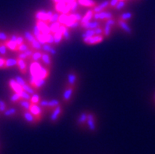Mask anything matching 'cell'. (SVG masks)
<instances>
[{"label": "cell", "mask_w": 155, "mask_h": 154, "mask_svg": "<svg viewBox=\"0 0 155 154\" xmlns=\"http://www.w3.org/2000/svg\"><path fill=\"white\" fill-rule=\"evenodd\" d=\"M41 61L45 67H47L49 69H51L53 62H52V56L48 53L42 51V57H41Z\"/></svg>", "instance_id": "cell-12"}, {"label": "cell", "mask_w": 155, "mask_h": 154, "mask_svg": "<svg viewBox=\"0 0 155 154\" xmlns=\"http://www.w3.org/2000/svg\"><path fill=\"white\" fill-rule=\"evenodd\" d=\"M63 40V36L62 32L61 30H58V32L54 33V46H58L59 45Z\"/></svg>", "instance_id": "cell-29"}, {"label": "cell", "mask_w": 155, "mask_h": 154, "mask_svg": "<svg viewBox=\"0 0 155 154\" xmlns=\"http://www.w3.org/2000/svg\"><path fill=\"white\" fill-rule=\"evenodd\" d=\"M59 15H60L59 13L54 11V13L53 14V15L51 16V18H50V20H49V24H51V23H54V22H56V21H58Z\"/></svg>", "instance_id": "cell-47"}, {"label": "cell", "mask_w": 155, "mask_h": 154, "mask_svg": "<svg viewBox=\"0 0 155 154\" xmlns=\"http://www.w3.org/2000/svg\"><path fill=\"white\" fill-rule=\"evenodd\" d=\"M21 99V98L20 95L18 94V93H14V92L12 95H10V97H9V102H10V104H14V105H16V104H18V102H19V101H20Z\"/></svg>", "instance_id": "cell-35"}, {"label": "cell", "mask_w": 155, "mask_h": 154, "mask_svg": "<svg viewBox=\"0 0 155 154\" xmlns=\"http://www.w3.org/2000/svg\"><path fill=\"white\" fill-rule=\"evenodd\" d=\"M78 86V83L74 85V86H65L64 88V91H63L62 98V104L67 105L70 103L72 98V95L76 91V90Z\"/></svg>", "instance_id": "cell-1"}, {"label": "cell", "mask_w": 155, "mask_h": 154, "mask_svg": "<svg viewBox=\"0 0 155 154\" xmlns=\"http://www.w3.org/2000/svg\"><path fill=\"white\" fill-rule=\"evenodd\" d=\"M23 36H24L25 41L29 43L32 41L34 38H36V37L34 36V35H33V33L32 32H30V31H25Z\"/></svg>", "instance_id": "cell-40"}, {"label": "cell", "mask_w": 155, "mask_h": 154, "mask_svg": "<svg viewBox=\"0 0 155 154\" xmlns=\"http://www.w3.org/2000/svg\"><path fill=\"white\" fill-rule=\"evenodd\" d=\"M60 30L62 32L63 39H65L66 41H69L71 38V29L68 27L62 24L60 27Z\"/></svg>", "instance_id": "cell-22"}, {"label": "cell", "mask_w": 155, "mask_h": 154, "mask_svg": "<svg viewBox=\"0 0 155 154\" xmlns=\"http://www.w3.org/2000/svg\"><path fill=\"white\" fill-rule=\"evenodd\" d=\"M21 114L22 117L24 119V120L27 122L30 125H36L38 124V121L36 120L35 116L32 114L29 110H25L21 109Z\"/></svg>", "instance_id": "cell-8"}, {"label": "cell", "mask_w": 155, "mask_h": 154, "mask_svg": "<svg viewBox=\"0 0 155 154\" xmlns=\"http://www.w3.org/2000/svg\"><path fill=\"white\" fill-rule=\"evenodd\" d=\"M95 36V32L94 29H87L84 31V32L82 34V38L84 43H86L87 41L91 37Z\"/></svg>", "instance_id": "cell-31"}, {"label": "cell", "mask_w": 155, "mask_h": 154, "mask_svg": "<svg viewBox=\"0 0 155 154\" xmlns=\"http://www.w3.org/2000/svg\"><path fill=\"white\" fill-rule=\"evenodd\" d=\"M36 24L39 27V28L43 34H49V33L51 32L49 24L47 22L43 21H36Z\"/></svg>", "instance_id": "cell-19"}, {"label": "cell", "mask_w": 155, "mask_h": 154, "mask_svg": "<svg viewBox=\"0 0 155 154\" xmlns=\"http://www.w3.org/2000/svg\"><path fill=\"white\" fill-rule=\"evenodd\" d=\"M50 72H51V69H49L47 67H45L44 65H43L42 68L40 69V72H39L38 79H43V80H47L49 78V76H50Z\"/></svg>", "instance_id": "cell-23"}, {"label": "cell", "mask_w": 155, "mask_h": 154, "mask_svg": "<svg viewBox=\"0 0 155 154\" xmlns=\"http://www.w3.org/2000/svg\"><path fill=\"white\" fill-rule=\"evenodd\" d=\"M29 48H31L30 43L25 41L24 43H22V44L18 46V50H17V53H19V52H24V51H26L28 49H29Z\"/></svg>", "instance_id": "cell-37"}, {"label": "cell", "mask_w": 155, "mask_h": 154, "mask_svg": "<svg viewBox=\"0 0 155 154\" xmlns=\"http://www.w3.org/2000/svg\"><path fill=\"white\" fill-rule=\"evenodd\" d=\"M96 118L95 114L92 112H88L87 114V127L88 128V130L91 132H95L97 128L96 126Z\"/></svg>", "instance_id": "cell-7"}, {"label": "cell", "mask_w": 155, "mask_h": 154, "mask_svg": "<svg viewBox=\"0 0 155 154\" xmlns=\"http://www.w3.org/2000/svg\"><path fill=\"white\" fill-rule=\"evenodd\" d=\"M126 4H127V0H119L118 3L116 4V6H115V8L113 9H116V10H120V9H124L125 7Z\"/></svg>", "instance_id": "cell-44"}, {"label": "cell", "mask_w": 155, "mask_h": 154, "mask_svg": "<svg viewBox=\"0 0 155 154\" xmlns=\"http://www.w3.org/2000/svg\"><path fill=\"white\" fill-rule=\"evenodd\" d=\"M94 32H95V36H100V35H103V27L100 26L98 28H94Z\"/></svg>", "instance_id": "cell-53"}, {"label": "cell", "mask_w": 155, "mask_h": 154, "mask_svg": "<svg viewBox=\"0 0 155 154\" xmlns=\"http://www.w3.org/2000/svg\"><path fill=\"white\" fill-rule=\"evenodd\" d=\"M8 49L6 47V44L4 43V42L0 41V55L1 56L6 57V53H7Z\"/></svg>", "instance_id": "cell-42"}, {"label": "cell", "mask_w": 155, "mask_h": 154, "mask_svg": "<svg viewBox=\"0 0 155 154\" xmlns=\"http://www.w3.org/2000/svg\"><path fill=\"white\" fill-rule=\"evenodd\" d=\"M40 100H41V98H40L39 92H35L33 95H31L30 101L32 102V104H39Z\"/></svg>", "instance_id": "cell-38"}, {"label": "cell", "mask_w": 155, "mask_h": 154, "mask_svg": "<svg viewBox=\"0 0 155 154\" xmlns=\"http://www.w3.org/2000/svg\"><path fill=\"white\" fill-rule=\"evenodd\" d=\"M42 51L48 53L49 54H51V56H55L57 54L56 49H55V46L54 45L48 44V43H45L42 46Z\"/></svg>", "instance_id": "cell-21"}, {"label": "cell", "mask_w": 155, "mask_h": 154, "mask_svg": "<svg viewBox=\"0 0 155 154\" xmlns=\"http://www.w3.org/2000/svg\"><path fill=\"white\" fill-rule=\"evenodd\" d=\"M6 57L0 55V70L5 69V64H6Z\"/></svg>", "instance_id": "cell-52"}, {"label": "cell", "mask_w": 155, "mask_h": 154, "mask_svg": "<svg viewBox=\"0 0 155 154\" xmlns=\"http://www.w3.org/2000/svg\"><path fill=\"white\" fill-rule=\"evenodd\" d=\"M43 65L39 61H30L29 64V72L31 76L38 77L40 69Z\"/></svg>", "instance_id": "cell-9"}, {"label": "cell", "mask_w": 155, "mask_h": 154, "mask_svg": "<svg viewBox=\"0 0 155 154\" xmlns=\"http://www.w3.org/2000/svg\"><path fill=\"white\" fill-rule=\"evenodd\" d=\"M132 17H133V14H132V13L125 12L119 15L117 19H120V20H121V21H126V22H127V21H128L129 20H131Z\"/></svg>", "instance_id": "cell-34"}, {"label": "cell", "mask_w": 155, "mask_h": 154, "mask_svg": "<svg viewBox=\"0 0 155 154\" xmlns=\"http://www.w3.org/2000/svg\"><path fill=\"white\" fill-rule=\"evenodd\" d=\"M32 33L33 35H34V36H35L36 38H37V37H38V36H39L42 32H41V31H40V29L39 28V27L37 26L36 24H35V26L33 28Z\"/></svg>", "instance_id": "cell-51"}, {"label": "cell", "mask_w": 155, "mask_h": 154, "mask_svg": "<svg viewBox=\"0 0 155 154\" xmlns=\"http://www.w3.org/2000/svg\"><path fill=\"white\" fill-rule=\"evenodd\" d=\"M18 66V59L17 58H6L5 64V70L9 68H15Z\"/></svg>", "instance_id": "cell-25"}, {"label": "cell", "mask_w": 155, "mask_h": 154, "mask_svg": "<svg viewBox=\"0 0 155 154\" xmlns=\"http://www.w3.org/2000/svg\"><path fill=\"white\" fill-rule=\"evenodd\" d=\"M30 46L31 48L34 50V51H41L42 50V44L38 41V39L35 38L30 43Z\"/></svg>", "instance_id": "cell-32"}, {"label": "cell", "mask_w": 155, "mask_h": 154, "mask_svg": "<svg viewBox=\"0 0 155 154\" xmlns=\"http://www.w3.org/2000/svg\"><path fill=\"white\" fill-rule=\"evenodd\" d=\"M29 111L35 116V118L36 119V120L38 121V123L42 120L43 116L45 114L42 107L40 106L39 104H32V105L30 107Z\"/></svg>", "instance_id": "cell-2"}, {"label": "cell", "mask_w": 155, "mask_h": 154, "mask_svg": "<svg viewBox=\"0 0 155 154\" xmlns=\"http://www.w3.org/2000/svg\"><path fill=\"white\" fill-rule=\"evenodd\" d=\"M14 80H16V82L18 83V84H20L21 86H24L25 83H27V81L25 80H24V78H22L20 76H15Z\"/></svg>", "instance_id": "cell-48"}, {"label": "cell", "mask_w": 155, "mask_h": 154, "mask_svg": "<svg viewBox=\"0 0 155 154\" xmlns=\"http://www.w3.org/2000/svg\"><path fill=\"white\" fill-rule=\"evenodd\" d=\"M20 96H21V99H24V100H27V101H30V99H31V95H29L28 93H27L26 91H23L21 92V94H19Z\"/></svg>", "instance_id": "cell-50"}, {"label": "cell", "mask_w": 155, "mask_h": 154, "mask_svg": "<svg viewBox=\"0 0 155 154\" xmlns=\"http://www.w3.org/2000/svg\"><path fill=\"white\" fill-rule=\"evenodd\" d=\"M47 83V80H43V79H38L36 80V82L35 85L33 86V88L35 89L36 92H39L40 90L42 89L43 87L46 85Z\"/></svg>", "instance_id": "cell-26"}, {"label": "cell", "mask_w": 155, "mask_h": 154, "mask_svg": "<svg viewBox=\"0 0 155 154\" xmlns=\"http://www.w3.org/2000/svg\"><path fill=\"white\" fill-rule=\"evenodd\" d=\"M62 24H60L58 21H56V22H54V23H51L49 24L50 26V29H51V33H55L56 32H58V30L60 29V27H61Z\"/></svg>", "instance_id": "cell-39"}, {"label": "cell", "mask_w": 155, "mask_h": 154, "mask_svg": "<svg viewBox=\"0 0 155 154\" xmlns=\"http://www.w3.org/2000/svg\"><path fill=\"white\" fill-rule=\"evenodd\" d=\"M8 108V105L6 101L0 99V114H3V112Z\"/></svg>", "instance_id": "cell-46"}, {"label": "cell", "mask_w": 155, "mask_h": 154, "mask_svg": "<svg viewBox=\"0 0 155 154\" xmlns=\"http://www.w3.org/2000/svg\"><path fill=\"white\" fill-rule=\"evenodd\" d=\"M102 24H103V23H102V21H95V20H94V21H87V22L84 23V24H81L80 28H83V29H84V30L94 29V28H98V27L102 26Z\"/></svg>", "instance_id": "cell-11"}, {"label": "cell", "mask_w": 155, "mask_h": 154, "mask_svg": "<svg viewBox=\"0 0 155 154\" xmlns=\"http://www.w3.org/2000/svg\"><path fill=\"white\" fill-rule=\"evenodd\" d=\"M68 17H69V14H60L59 18H58V22H59L61 24H63L65 25L66 23V21L68 20Z\"/></svg>", "instance_id": "cell-45"}, {"label": "cell", "mask_w": 155, "mask_h": 154, "mask_svg": "<svg viewBox=\"0 0 155 154\" xmlns=\"http://www.w3.org/2000/svg\"><path fill=\"white\" fill-rule=\"evenodd\" d=\"M4 43L6 44V47L8 50H9L12 52H17V50H18V44L14 41H11L9 39H7L6 41L4 42Z\"/></svg>", "instance_id": "cell-30"}, {"label": "cell", "mask_w": 155, "mask_h": 154, "mask_svg": "<svg viewBox=\"0 0 155 154\" xmlns=\"http://www.w3.org/2000/svg\"><path fill=\"white\" fill-rule=\"evenodd\" d=\"M22 89H23V91H26L27 93H28V94L31 95H33L35 92H36V91H35V89H34L32 86H31V85H30L29 83H28V82L24 84V86H22Z\"/></svg>", "instance_id": "cell-41"}, {"label": "cell", "mask_w": 155, "mask_h": 154, "mask_svg": "<svg viewBox=\"0 0 155 154\" xmlns=\"http://www.w3.org/2000/svg\"><path fill=\"white\" fill-rule=\"evenodd\" d=\"M73 14H74L75 18H76V21H79V22H81V19H82V15H81V14H80V13L78 12H75L73 13Z\"/></svg>", "instance_id": "cell-58"}, {"label": "cell", "mask_w": 155, "mask_h": 154, "mask_svg": "<svg viewBox=\"0 0 155 154\" xmlns=\"http://www.w3.org/2000/svg\"><path fill=\"white\" fill-rule=\"evenodd\" d=\"M44 35H45V39H46V43L54 45V34L51 32L49 33V34H44Z\"/></svg>", "instance_id": "cell-43"}, {"label": "cell", "mask_w": 155, "mask_h": 154, "mask_svg": "<svg viewBox=\"0 0 155 154\" xmlns=\"http://www.w3.org/2000/svg\"><path fill=\"white\" fill-rule=\"evenodd\" d=\"M109 4H110V1L105 0L103 2H102L101 3L97 4L95 7H93V11H94V13H99L106 10L107 9H109Z\"/></svg>", "instance_id": "cell-17"}, {"label": "cell", "mask_w": 155, "mask_h": 154, "mask_svg": "<svg viewBox=\"0 0 155 154\" xmlns=\"http://www.w3.org/2000/svg\"><path fill=\"white\" fill-rule=\"evenodd\" d=\"M7 39H9V35L6 34V32H3L0 31V41L5 42Z\"/></svg>", "instance_id": "cell-55"}, {"label": "cell", "mask_w": 155, "mask_h": 154, "mask_svg": "<svg viewBox=\"0 0 155 154\" xmlns=\"http://www.w3.org/2000/svg\"><path fill=\"white\" fill-rule=\"evenodd\" d=\"M80 26H81V23L79 21H75L74 23L69 27V28L70 29H76L77 28H80Z\"/></svg>", "instance_id": "cell-57"}, {"label": "cell", "mask_w": 155, "mask_h": 154, "mask_svg": "<svg viewBox=\"0 0 155 154\" xmlns=\"http://www.w3.org/2000/svg\"><path fill=\"white\" fill-rule=\"evenodd\" d=\"M93 15H94V11H93L92 9L87 10V12L85 14V15H84V17L82 18V19H81V22H80L81 24H84V23H86L87 21H91L93 19Z\"/></svg>", "instance_id": "cell-28"}, {"label": "cell", "mask_w": 155, "mask_h": 154, "mask_svg": "<svg viewBox=\"0 0 155 154\" xmlns=\"http://www.w3.org/2000/svg\"><path fill=\"white\" fill-rule=\"evenodd\" d=\"M64 111V108H63V105L61 104L58 106H57L52 112L51 113L50 115V122H51L52 124H55L58 121V120L60 117L62 116Z\"/></svg>", "instance_id": "cell-3"}, {"label": "cell", "mask_w": 155, "mask_h": 154, "mask_svg": "<svg viewBox=\"0 0 155 154\" xmlns=\"http://www.w3.org/2000/svg\"><path fill=\"white\" fill-rule=\"evenodd\" d=\"M116 25H117V27L120 28V29H122L126 34L131 35L132 29H131V27L128 25V24L126 21H121V20H120V19H116Z\"/></svg>", "instance_id": "cell-13"}, {"label": "cell", "mask_w": 155, "mask_h": 154, "mask_svg": "<svg viewBox=\"0 0 155 154\" xmlns=\"http://www.w3.org/2000/svg\"><path fill=\"white\" fill-rule=\"evenodd\" d=\"M18 113H19V111L17 108L8 106V108L3 112V115L7 118H14L18 115Z\"/></svg>", "instance_id": "cell-16"}, {"label": "cell", "mask_w": 155, "mask_h": 154, "mask_svg": "<svg viewBox=\"0 0 155 154\" xmlns=\"http://www.w3.org/2000/svg\"><path fill=\"white\" fill-rule=\"evenodd\" d=\"M42 57V51H35L33 52L32 57H31V61H39Z\"/></svg>", "instance_id": "cell-36"}, {"label": "cell", "mask_w": 155, "mask_h": 154, "mask_svg": "<svg viewBox=\"0 0 155 154\" xmlns=\"http://www.w3.org/2000/svg\"><path fill=\"white\" fill-rule=\"evenodd\" d=\"M16 58L23 59V60H25L26 61H28V58L27 55L25 54L24 52H19V53H17V54H16Z\"/></svg>", "instance_id": "cell-49"}, {"label": "cell", "mask_w": 155, "mask_h": 154, "mask_svg": "<svg viewBox=\"0 0 155 154\" xmlns=\"http://www.w3.org/2000/svg\"><path fill=\"white\" fill-rule=\"evenodd\" d=\"M79 83L78 81V74L76 72L72 69L69 72L66 77V83L65 86H74L76 83Z\"/></svg>", "instance_id": "cell-6"}, {"label": "cell", "mask_w": 155, "mask_h": 154, "mask_svg": "<svg viewBox=\"0 0 155 154\" xmlns=\"http://www.w3.org/2000/svg\"><path fill=\"white\" fill-rule=\"evenodd\" d=\"M62 102L59 101V100H58V99H52V100H49L48 101V105L47 107L43 109L45 113H51L53 110L56 108L57 106H58L59 105H61Z\"/></svg>", "instance_id": "cell-15"}, {"label": "cell", "mask_w": 155, "mask_h": 154, "mask_svg": "<svg viewBox=\"0 0 155 154\" xmlns=\"http://www.w3.org/2000/svg\"><path fill=\"white\" fill-rule=\"evenodd\" d=\"M77 2L80 4V6L90 7V8H93L98 4L95 0H77Z\"/></svg>", "instance_id": "cell-24"}, {"label": "cell", "mask_w": 155, "mask_h": 154, "mask_svg": "<svg viewBox=\"0 0 155 154\" xmlns=\"http://www.w3.org/2000/svg\"><path fill=\"white\" fill-rule=\"evenodd\" d=\"M8 85H9L10 90H12L13 92H14V93L21 94V92L23 91L22 86L20 84H18L14 79H9L8 81Z\"/></svg>", "instance_id": "cell-14"}, {"label": "cell", "mask_w": 155, "mask_h": 154, "mask_svg": "<svg viewBox=\"0 0 155 154\" xmlns=\"http://www.w3.org/2000/svg\"><path fill=\"white\" fill-rule=\"evenodd\" d=\"M114 29L113 27L110 25V24H106V23H103V36L106 38H109L112 34L113 30Z\"/></svg>", "instance_id": "cell-27"}, {"label": "cell", "mask_w": 155, "mask_h": 154, "mask_svg": "<svg viewBox=\"0 0 155 154\" xmlns=\"http://www.w3.org/2000/svg\"><path fill=\"white\" fill-rule=\"evenodd\" d=\"M113 17L114 16H113L112 13L110 12V11H107V10H104V11H102V12L99 13H94L93 19L95 20V21H102V23H104L105 21L113 18Z\"/></svg>", "instance_id": "cell-5"}, {"label": "cell", "mask_w": 155, "mask_h": 154, "mask_svg": "<svg viewBox=\"0 0 155 154\" xmlns=\"http://www.w3.org/2000/svg\"><path fill=\"white\" fill-rule=\"evenodd\" d=\"M105 39V37L103 35H100V36H95L91 37V38L87 41V43L85 44L89 45V46H92V45L98 44V43H100L102 42Z\"/></svg>", "instance_id": "cell-20"}, {"label": "cell", "mask_w": 155, "mask_h": 154, "mask_svg": "<svg viewBox=\"0 0 155 154\" xmlns=\"http://www.w3.org/2000/svg\"><path fill=\"white\" fill-rule=\"evenodd\" d=\"M54 13V11H52V10H48V11L39 10L35 14L36 21H43L49 24V20H50V18H51V16L53 15Z\"/></svg>", "instance_id": "cell-4"}, {"label": "cell", "mask_w": 155, "mask_h": 154, "mask_svg": "<svg viewBox=\"0 0 155 154\" xmlns=\"http://www.w3.org/2000/svg\"><path fill=\"white\" fill-rule=\"evenodd\" d=\"M24 42H25V39H24V36L18 34V38H17V40H16V43L18 44V46L22 44V43H24Z\"/></svg>", "instance_id": "cell-54"}, {"label": "cell", "mask_w": 155, "mask_h": 154, "mask_svg": "<svg viewBox=\"0 0 155 154\" xmlns=\"http://www.w3.org/2000/svg\"><path fill=\"white\" fill-rule=\"evenodd\" d=\"M119 0H110V4H109V9H114L116 4L118 3Z\"/></svg>", "instance_id": "cell-56"}, {"label": "cell", "mask_w": 155, "mask_h": 154, "mask_svg": "<svg viewBox=\"0 0 155 154\" xmlns=\"http://www.w3.org/2000/svg\"><path fill=\"white\" fill-rule=\"evenodd\" d=\"M18 59V66L17 68H18L19 72H21V74L26 75L28 71V61L23 59Z\"/></svg>", "instance_id": "cell-18"}, {"label": "cell", "mask_w": 155, "mask_h": 154, "mask_svg": "<svg viewBox=\"0 0 155 154\" xmlns=\"http://www.w3.org/2000/svg\"><path fill=\"white\" fill-rule=\"evenodd\" d=\"M154 98H155V94H154Z\"/></svg>", "instance_id": "cell-59"}, {"label": "cell", "mask_w": 155, "mask_h": 154, "mask_svg": "<svg viewBox=\"0 0 155 154\" xmlns=\"http://www.w3.org/2000/svg\"><path fill=\"white\" fill-rule=\"evenodd\" d=\"M89 111H84L79 115L76 120V124L80 128L84 129L87 127V114Z\"/></svg>", "instance_id": "cell-10"}, {"label": "cell", "mask_w": 155, "mask_h": 154, "mask_svg": "<svg viewBox=\"0 0 155 154\" xmlns=\"http://www.w3.org/2000/svg\"><path fill=\"white\" fill-rule=\"evenodd\" d=\"M19 106L21 107V109L25 110H29L30 107L32 105V102L30 101H27V100H24V99H21L19 102H18Z\"/></svg>", "instance_id": "cell-33"}]
</instances>
